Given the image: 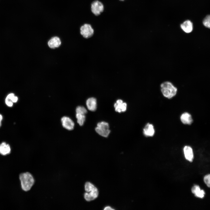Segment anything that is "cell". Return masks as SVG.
Here are the masks:
<instances>
[{"label": "cell", "mask_w": 210, "mask_h": 210, "mask_svg": "<svg viewBox=\"0 0 210 210\" xmlns=\"http://www.w3.org/2000/svg\"><path fill=\"white\" fill-rule=\"evenodd\" d=\"M19 178L21 188L25 192L30 190L35 183L34 176L29 172L21 173L19 175Z\"/></svg>", "instance_id": "6da1fadb"}, {"label": "cell", "mask_w": 210, "mask_h": 210, "mask_svg": "<svg viewBox=\"0 0 210 210\" xmlns=\"http://www.w3.org/2000/svg\"><path fill=\"white\" fill-rule=\"evenodd\" d=\"M162 94L165 97L171 99L175 96L177 92V88L171 82L166 81L162 83L160 85Z\"/></svg>", "instance_id": "7a4b0ae2"}, {"label": "cell", "mask_w": 210, "mask_h": 210, "mask_svg": "<svg viewBox=\"0 0 210 210\" xmlns=\"http://www.w3.org/2000/svg\"><path fill=\"white\" fill-rule=\"evenodd\" d=\"M85 191L84 194L85 199L87 201H90L97 198L99 192L97 188L92 183L87 182L85 184Z\"/></svg>", "instance_id": "3957f363"}, {"label": "cell", "mask_w": 210, "mask_h": 210, "mask_svg": "<svg viewBox=\"0 0 210 210\" xmlns=\"http://www.w3.org/2000/svg\"><path fill=\"white\" fill-rule=\"evenodd\" d=\"M95 130L98 134L104 137H107L110 132L108 124L104 121L98 123Z\"/></svg>", "instance_id": "277c9868"}, {"label": "cell", "mask_w": 210, "mask_h": 210, "mask_svg": "<svg viewBox=\"0 0 210 210\" xmlns=\"http://www.w3.org/2000/svg\"><path fill=\"white\" fill-rule=\"evenodd\" d=\"M80 33L83 37L88 38L91 37L93 35L94 30L91 25L85 24L80 28Z\"/></svg>", "instance_id": "5b68a950"}, {"label": "cell", "mask_w": 210, "mask_h": 210, "mask_svg": "<svg viewBox=\"0 0 210 210\" xmlns=\"http://www.w3.org/2000/svg\"><path fill=\"white\" fill-rule=\"evenodd\" d=\"M104 10V6L100 1L95 0L93 1L91 4V10L92 12L96 16H98Z\"/></svg>", "instance_id": "8992f818"}, {"label": "cell", "mask_w": 210, "mask_h": 210, "mask_svg": "<svg viewBox=\"0 0 210 210\" xmlns=\"http://www.w3.org/2000/svg\"><path fill=\"white\" fill-rule=\"evenodd\" d=\"M62 126L68 130H72L74 127V123L73 121L69 117L64 116L61 119Z\"/></svg>", "instance_id": "52a82bcc"}, {"label": "cell", "mask_w": 210, "mask_h": 210, "mask_svg": "<svg viewBox=\"0 0 210 210\" xmlns=\"http://www.w3.org/2000/svg\"><path fill=\"white\" fill-rule=\"evenodd\" d=\"M115 111L119 113L124 112L127 109V104L123 102L121 99H119L116 101L114 104Z\"/></svg>", "instance_id": "ba28073f"}, {"label": "cell", "mask_w": 210, "mask_h": 210, "mask_svg": "<svg viewBox=\"0 0 210 210\" xmlns=\"http://www.w3.org/2000/svg\"><path fill=\"white\" fill-rule=\"evenodd\" d=\"M155 131L153 125L150 123H147L143 129L144 135L147 137L153 136L154 134Z\"/></svg>", "instance_id": "9c48e42d"}, {"label": "cell", "mask_w": 210, "mask_h": 210, "mask_svg": "<svg viewBox=\"0 0 210 210\" xmlns=\"http://www.w3.org/2000/svg\"><path fill=\"white\" fill-rule=\"evenodd\" d=\"M183 152L186 159L188 161L192 162L194 158L192 148L188 146H185Z\"/></svg>", "instance_id": "30bf717a"}, {"label": "cell", "mask_w": 210, "mask_h": 210, "mask_svg": "<svg viewBox=\"0 0 210 210\" xmlns=\"http://www.w3.org/2000/svg\"><path fill=\"white\" fill-rule=\"evenodd\" d=\"M86 104L89 110L92 111H95L97 106L96 99L94 97L89 98L86 101Z\"/></svg>", "instance_id": "8fae6325"}, {"label": "cell", "mask_w": 210, "mask_h": 210, "mask_svg": "<svg viewBox=\"0 0 210 210\" xmlns=\"http://www.w3.org/2000/svg\"><path fill=\"white\" fill-rule=\"evenodd\" d=\"M181 27L184 32L187 33L191 32L193 29L192 23L189 20H187L184 21L181 25Z\"/></svg>", "instance_id": "7c38bea8"}, {"label": "cell", "mask_w": 210, "mask_h": 210, "mask_svg": "<svg viewBox=\"0 0 210 210\" xmlns=\"http://www.w3.org/2000/svg\"><path fill=\"white\" fill-rule=\"evenodd\" d=\"M18 100V98L17 96H15L14 94L11 93L7 96L5 102L8 106L11 107L13 106V103H16Z\"/></svg>", "instance_id": "4fadbf2b"}, {"label": "cell", "mask_w": 210, "mask_h": 210, "mask_svg": "<svg viewBox=\"0 0 210 210\" xmlns=\"http://www.w3.org/2000/svg\"><path fill=\"white\" fill-rule=\"evenodd\" d=\"M61 44L60 38L57 36L52 37L48 41V44L50 48H54L59 47Z\"/></svg>", "instance_id": "5bb4252c"}, {"label": "cell", "mask_w": 210, "mask_h": 210, "mask_svg": "<svg viewBox=\"0 0 210 210\" xmlns=\"http://www.w3.org/2000/svg\"><path fill=\"white\" fill-rule=\"evenodd\" d=\"M180 120L183 123L187 125L191 124L193 121L191 116L187 112L181 114Z\"/></svg>", "instance_id": "9a60e30c"}, {"label": "cell", "mask_w": 210, "mask_h": 210, "mask_svg": "<svg viewBox=\"0 0 210 210\" xmlns=\"http://www.w3.org/2000/svg\"><path fill=\"white\" fill-rule=\"evenodd\" d=\"M192 192L194 194L195 196L198 197L203 198L205 194L204 190H201L200 187L197 185H195L191 189Z\"/></svg>", "instance_id": "2e32d148"}, {"label": "cell", "mask_w": 210, "mask_h": 210, "mask_svg": "<svg viewBox=\"0 0 210 210\" xmlns=\"http://www.w3.org/2000/svg\"><path fill=\"white\" fill-rule=\"evenodd\" d=\"M10 148L9 144L5 142L2 143L0 145V153L2 155H6L9 153Z\"/></svg>", "instance_id": "e0dca14e"}, {"label": "cell", "mask_w": 210, "mask_h": 210, "mask_svg": "<svg viewBox=\"0 0 210 210\" xmlns=\"http://www.w3.org/2000/svg\"><path fill=\"white\" fill-rule=\"evenodd\" d=\"M76 117L77 119L78 123L80 126H82L83 125L85 119V114L76 113Z\"/></svg>", "instance_id": "ac0fdd59"}, {"label": "cell", "mask_w": 210, "mask_h": 210, "mask_svg": "<svg viewBox=\"0 0 210 210\" xmlns=\"http://www.w3.org/2000/svg\"><path fill=\"white\" fill-rule=\"evenodd\" d=\"M203 23L205 27L210 29V15H207L204 18Z\"/></svg>", "instance_id": "d6986e66"}, {"label": "cell", "mask_w": 210, "mask_h": 210, "mask_svg": "<svg viewBox=\"0 0 210 210\" xmlns=\"http://www.w3.org/2000/svg\"><path fill=\"white\" fill-rule=\"evenodd\" d=\"M76 113L84 114H85L87 112L86 109L84 107L81 106H77L76 108Z\"/></svg>", "instance_id": "ffe728a7"}, {"label": "cell", "mask_w": 210, "mask_h": 210, "mask_svg": "<svg viewBox=\"0 0 210 210\" xmlns=\"http://www.w3.org/2000/svg\"><path fill=\"white\" fill-rule=\"evenodd\" d=\"M204 181L206 186L210 188V174H207L204 176Z\"/></svg>", "instance_id": "44dd1931"}, {"label": "cell", "mask_w": 210, "mask_h": 210, "mask_svg": "<svg viewBox=\"0 0 210 210\" xmlns=\"http://www.w3.org/2000/svg\"><path fill=\"white\" fill-rule=\"evenodd\" d=\"M104 210H115L114 209L112 208L111 207L109 206H107L104 208Z\"/></svg>", "instance_id": "7402d4cb"}, {"label": "cell", "mask_w": 210, "mask_h": 210, "mask_svg": "<svg viewBox=\"0 0 210 210\" xmlns=\"http://www.w3.org/2000/svg\"><path fill=\"white\" fill-rule=\"evenodd\" d=\"M3 119V116L2 115L0 114V127L1 126V122Z\"/></svg>", "instance_id": "603a6c76"}, {"label": "cell", "mask_w": 210, "mask_h": 210, "mask_svg": "<svg viewBox=\"0 0 210 210\" xmlns=\"http://www.w3.org/2000/svg\"><path fill=\"white\" fill-rule=\"evenodd\" d=\"M52 181H53V179H52ZM51 184H52V182H51ZM51 186H52L51 187H52V185Z\"/></svg>", "instance_id": "cb8c5ba5"}, {"label": "cell", "mask_w": 210, "mask_h": 210, "mask_svg": "<svg viewBox=\"0 0 210 210\" xmlns=\"http://www.w3.org/2000/svg\"><path fill=\"white\" fill-rule=\"evenodd\" d=\"M121 1H124V0H120Z\"/></svg>", "instance_id": "d4e9b609"}]
</instances>
